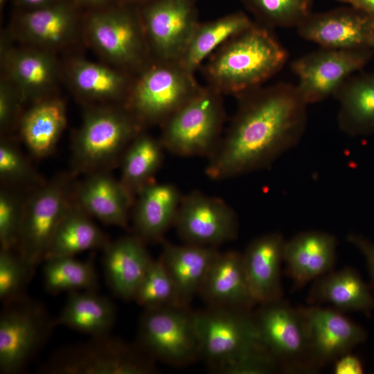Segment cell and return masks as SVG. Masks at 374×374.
<instances>
[{"mask_svg": "<svg viewBox=\"0 0 374 374\" xmlns=\"http://www.w3.org/2000/svg\"><path fill=\"white\" fill-rule=\"evenodd\" d=\"M130 1H147L148 3V2L152 1L153 0H130Z\"/></svg>", "mask_w": 374, "mask_h": 374, "instance_id": "f907efd6", "label": "cell"}, {"mask_svg": "<svg viewBox=\"0 0 374 374\" xmlns=\"http://www.w3.org/2000/svg\"><path fill=\"white\" fill-rule=\"evenodd\" d=\"M369 47L374 48V32L371 37V39L369 41Z\"/></svg>", "mask_w": 374, "mask_h": 374, "instance_id": "c3c4849f", "label": "cell"}, {"mask_svg": "<svg viewBox=\"0 0 374 374\" xmlns=\"http://www.w3.org/2000/svg\"><path fill=\"white\" fill-rule=\"evenodd\" d=\"M133 300L145 309L185 307L181 304L175 285L160 258L152 260Z\"/></svg>", "mask_w": 374, "mask_h": 374, "instance_id": "8d00e7d4", "label": "cell"}, {"mask_svg": "<svg viewBox=\"0 0 374 374\" xmlns=\"http://www.w3.org/2000/svg\"><path fill=\"white\" fill-rule=\"evenodd\" d=\"M24 206L14 193L0 194V243L1 249L12 250L17 246L23 222Z\"/></svg>", "mask_w": 374, "mask_h": 374, "instance_id": "f35d334b", "label": "cell"}, {"mask_svg": "<svg viewBox=\"0 0 374 374\" xmlns=\"http://www.w3.org/2000/svg\"><path fill=\"white\" fill-rule=\"evenodd\" d=\"M163 150L160 139L141 132L125 151L120 181L134 199L153 181L163 161Z\"/></svg>", "mask_w": 374, "mask_h": 374, "instance_id": "d6a6232c", "label": "cell"}, {"mask_svg": "<svg viewBox=\"0 0 374 374\" xmlns=\"http://www.w3.org/2000/svg\"><path fill=\"white\" fill-rule=\"evenodd\" d=\"M142 129L124 106L89 110L73 142V172L91 174L103 170L124 154Z\"/></svg>", "mask_w": 374, "mask_h": 374, "instance_id": "277c9868", "label": "cell"}, {"mask_svg": "<svg viewBox=\"0 0 374 374\" xmlns=\"http://www.w3.org/2000/svg\"><path fill=\"white\" fill-rule=\"evenodd\" d=\"M134 235L145 243L159 242L174 225L181 196L174 185L152 181L136 197Z\"/></svg>", "mask_w": 374, "mask_h": 374, "instance_id": "603a6c76", "label": "cell"}, {"mask_svg": "<svg viewBox=\"0 0 374 374\" xmlns=\"http://www.w3.org/2000/svg\"><path fill=\"white\" fill-rule=\"evenodd\" d=\"M55 327L45 308L25 295L3 303L0 317V373L22 371Z\"/></svg>", "mask_w": 374, "mask_h": 374, "instance_id": "9c48e42d", "label": "cell"}, {"mask_svg": "<svg viewBox=\"0 0 374 374\" xmlns=\"http://www.w3.org/2000/svg\"><path fill=\"white\" fill-rule=\"evenodd\" d=\"M82 1L86 3H102L105 0H82Z\"/></svg>", "mask_w": 374, "mask_h": 374, "instance_id": "7dc6e473", "label": "cell"}, {"mask_svg": "<svg viewBox=\"0 0 374 374\" xmlns=\"http://www.w3.org/2000/svg\"><path fill=\"white\" fill-rule=\"evenodd\" d=\"M252 311L260 339L287 373H311L317 367L312 355L306 322L301 307L282 299L258 305Z\"/></svg>", "mask_w": 374, "mask_h": 374, "instance_id": "52a82bcc", "label": "cell"}, {"mask_svg": "<svg viewBox=\"0 0 374 374\" xmlns=\"http://www.w3.org/2000/svg\"><path fill=\"white\" fill-rule=\"evenodd\" d=\"M338 1H341V2H344V3H348V1L349 0H338Z\"/></svg>", "mask_w": 374, "mask_h": 374, "instance_id": "816d5d0a", "label": "cell"}, {"mask_svg": "<svg viewBox=\"0 0 374 374\" xmlns=\"http://www.w3.org/2000/svg\"><path fill=\"white\" fill-rule=\"evenodd\" d=\"M258 23L269 28H296L312 13L313 0H242Z\"/></svg>", "mask_w": 374, "mask_h": 374, "instance_id": "d590c367", "label": "cell"}, {"mask_svg": "<svg viewBox=\"0 0 374 374\" xmlns=\"http://www.w3.org/2000/svg\"><path fill=\"white\" fill-rule=\"evenodd\" d=\"M285 240L278 233L254 239L242 253L244 267L257 305L282 299L280 265Z\"/></svg>", "mask_w": 374, "mask_h": 374, "instance_id": "d6986e66", "label": "cell"}, {"mask_svg": "<svg viewBox=\"0 0 374 374\" xmlns=\"http://www.w3.org/2000/svg\"><path fill=\"white\" fill-rule=\"evenodd\" d=\"M279 370L280 366L275 358L265 346H261L213 371L222 374H269Z\"/></svg>", "mask_w": 374, "mask_h": 374, "instance_id": "60d3db41", "label": "cell"}, {"mask_svg": "<svg viewBox=\"0 0 374 374\" xmlns=\"http://www.w3.org/2000/svg\"><path fill=\"white\" fill-rule=\"evenodd\" d=\"M43 279L45 290L52 294L96 290L98 276L92 261L74 257H57L44 261Z\"/></svg>", "mask_w": 374, "mask_h": 374, "instance_id": "e575fe53", "label": "cell"}, {"mask_svg": "<svg viewBox=\"0 0 374 374\" xmlns=\"http://www.w3.org/2000/svg\"><path fill=\"white\" fill-rule=\"evenodd\" d=\"M366 48H326L310 53L291 64L298 78L296 88L309 105L333 96L339 87L369 58Z\"/></svg>", "mask_w": 374, "mask_h": 374, "instance_id": "5bb4252c", "label": "cell"}, {"mask_svg": "<svg viewBox=\"0 0 374 374\" xmlns=\"http://www.w3.org/2000/svg\"><path fill=\"white\" fill-rule=\"evenodd\" d=\"M219 252L216 247L163 242L160 259L170 274L184 306L189 308L194 297L199 294Z\"/></svg>", "mask_w": 374, "mask_h": 374, "instance_id": "cb8c5ba5", "label": "cell"}, {"mask_svg": "<svg viewBox=\"0 0 374 374\" xmlns=\"http://www.w3.org/2000/svg\"><path fill=\"white\" fill-rule=\"evenodd\" d=\"M199 294L208 307L252 311L257 304L249 287L242 254L234 251L219 252Z\"/></svg>", "mask_w": 374, "mask_h": 374, "instance_id": "ac0fdd59", "label": "cell"}, {"mask_svg": "<svg viewBox=\"0 0 374 374\" xmlns=\"http://www.w3.org/2000/svg\"><path fill=\"white\" fill-rule=\"evenodd\" d=\"M333 96L343 132L354 136L374 131V75L349 77Z\"/></svg>", "mask_w": 374, "mask_h": 374, "instance_id": "f1b7e54d", "label": "cell"}, {"mask_svg": "<svg viewBox=\"0 0 374 374\" xmlns=\"http://www.w3.org/2000/svg\"><path fill=\"white\" fill-rule=\"evenodd\" d=\"M301 309L318 369L350 352L366 339V331L338 310L315 305Z\"/></svg>", "mask_w": 374, "mask_h": 374, "instance_id": "e0dca14e", "label": "cell"}, {"mask_svg": "<svg viewBox=\"0 0 374 374\" xmlns=\"http://www.w3.org/2000/svg\"><path fill=\"white\" fill-rule=\"evenodd\" d=\"M200 357L213 371L264 346L252 311L208 307L194 312Z\"/></svg>", "mask_w": 374, "mask_h": 374, "instance_id": "ba28073f", "label": "cell"}, {"mask_svg": "<svg viewBox=\"0 0 374 374\" xmlns=\"http://www.w3.org/2000/svg\"><path fill=\"white\" fill-rule=\"evenodd\" d=\"M154 60L179 61L199 21L195 0H153L140 15Z\"/></svg>", "mask_w": 374, "mask_h": 374, "instance_id": "4fadbf2b", "label": "cell"}, {"mask_svg": "<svg viewBox=\"0 0 374 374\" xmlns=\"http://www.w3.org/2000/svg\"><path fill=\"white\" fill-rule=\"evenodd\" d=\"M134 199L120 180L100 170L89 174L79 186L75 202L104 224L127 229Z\"/></svg>", "mask_w": 374, "mask_h": 374, "instance_id": "7402d4cb", "label": "cell"}, {"mask_svg": "<svg viewBox=\"0 0 374 374\" xmlns=\"http://www.w3.org/2000/svg\"><path fill=\"white\" fill-rule=\"evenodd\" d=\"M296 28L301 37L323 48H364L369 47L374 19L351 6L312 12Z\"/></svg>", "mask_w": 374, "mask_h": 374, "instance_id": "2e32d148", "label": "cell"}, {"mask_svg": "<svg viewBox=\"0 0 374 374\" xmlns=\"http://www.w3.org/2000/svg\"><path fill=\"white\" fill-rule=\"evenodd\" d=\"M288 53L271 28L258 22L235 35L207 59V86L223 95L239 97L261 87L279 72Z\"/></svg>", "mask_w": 374, "mask_h": 374, "instance_id": "7a4b0ae2", "label": "cell"}, {"mask_svg": "<svg viewBox=\"0 0 374 374\" xmlns=\"http://www.w3.org/2000/svg\"><path fill=\"white\" fill-rule=\"evenodd\" d=\"M222 97L208 86L201 87L161 125L164 149L181 157H209L221 139L225 118Z\"/></svg>", "mask_w": 374, "mask_h": 374, "instance_id": "8992f818", "label": "cell"}, {"mask_svg": "<svg viewBox=\"0 0 374 374\" xmlns=\"http://www.w3.org/2000/svg\"><path fill=\"white\" fill-rule=\"evenodd\" d=\"M0 176L3 181L13 184L35 183L39 180L17 148L6 139L0 144Z\"/></svg>", "mask_w": 374, "mask_h": 374, "instance_id": "ab89813d", "label": "cell"}, {"mask_svg": "<svg viewBox=\"0 0 374 374\" xmlns=\"http://www.w3.org/2000/svg\"><path fill=\"white\" fill-rule=\"evenodd\" d=\"M253 23L242 12L231 13L204 23L199 22L179 60V63L188 71L195 73L217 48Z\"/></svg>", "mask_w": 374, "mask_h": 374, "instance_id": "1f68e13d", "label": "cell"}, {"mask_svg": "<svg viewBox=\"0 0 374 374\" xmlns=\"http://www.w3.org/2000/svg\"><path fill=\"white\" fill-rule=\"evenodd\" d=\"M69 75L75 90L93 100L125 99L132 83L121 71L84 60L73 62Z\"/></svg>", "mask_w": 374, "mask_h": 374, "instance_id": "836d02e7", "label": "cell"}, {"mask_svg": "<svg viewBox=\"0 0 374 374\" xmlns=\"http://www.w3.org/2000/svg\"><path fill=\"white\" fill-rule=\"evenodd\" d=\"M106 235L75 202H71L53 235L45 260L57 257H74L109 243Z\"/></svg>", "mask_w": 374, "mask_h": 374, "instance_id": "f546056e", "label": "cell"}, {"mask_svg": "<svg viewBox=\"0 0 374 374\" xmlns=\"http://www.w3.org/2000/svg\"><path fill=\"white\" fill-rule=\"evenodd\" d=\"M334 235L318 231H304L285 241L283 262L297 287L330 271L336 259Z\"/></svg>", "mask_w": 374, "mask_h": 374, "instance_id": "44dd1931", "label": "cell"}, {"mask_svg": "<svg viewBox=\"0 0 374 374\" xmlns=\"http://www.w3.org/2000/svg\"><path fill=\"white\" fill-rule=\"evenodd\" d=\"M87 30L95 48L120 66L141 68L150 53L141 17L129 10L96 12L89 19Z\"/></svg>", "mask_w": 374, "mask_h": 374, "instance_id": "7c38bea8", "label": "cell"}, {"mask_svg": "<svg viewBox=\"0 0 374 374\" xmlns=\"http://www.w3.org/2000/svg\"><path fill=\"white\" fill-rule=\"evenodd\" d=\"M71 203L66 186L60 179L42 185L24 203L18 254L32 273L44 262Z\"/></svg>", "mask_w": 374, "mask_h": 374, "instance_id": "8fae6325", "label": "cell"}, {"mask_svg": "<svg viewBox=\"0 0 374 374\" xmlns=\"http://www.w3.org/2000/svg\"><path fill=\"white\" fill-rule=\"evenodd\" d=\"M141 69L123 106L143 127L161 125L202 87L179 61L154 60Z\"/></svg>", "mask_w": 374, "mask_h": 374, "instance_id": "3957f363", "label": "cell"}, {"mask_svg": "<svg viewBox=\"0 0 374 374\" xmlns=\"http://www.w3.org/2000/svg\"><path fill=\"white\" fill-rule=\"evenodd\" d=\"M335 361L334 373L335 374H362L364 373L362 361L350 352L341 355Z\"/></svg>", "mask_w": 374, "mask_h": 374, "instance_id": "ee69618b", "label": "cell"}, {"mask_svg": "<svg viewBox=\"0 0 374 374\" xmlns=\"http://www.w3.org/2000/svg\"><path fill=\"white\" fill-rule=\"evenodd\" d=\"M32 274L19 254H14L12 250L1 249L0 300L3 303L24 296V289Z\"/></svg>", "mask_w": 374, "mask_h": 374, "instance_id": "74e56055", "label": "cell"}, {"mask_svg": "<svg viewBox=\"0 0 374 374\" xmlns=\"http://www.w3.org/2000/svg\"><path fill=\"white\" fill-rule=\"evenodd\" d=\"M154 359L139 344L110 334L57 350L42 367L48 374H151Z\"/></svg>", "mask_w": 374, "mask_h": 374, "instance_id": "5b68a950", "label": "cell"}, {"mask_svg": "<svg viewBox=\"0 0 374 374\" xmlns=\"http://www.w3.org/2000/svg\"><path fill=\"white\" fill-rule=\"evenodd\" d=\"M66 124L63 102L44 98L37 101L21 116L19 127L30 152L37 157H44L55 149Z\"/></svg>", "mask_w": 374, "mask_h": 374, "instance_id": "83f0119b", "label": "cell"}, {"mask_svg": "<svg viewBox=\"0 0 374 374\" xmlns=\"http://www.w3.org/2000/svg\"><path fill=\"white\" fill-rule=\"evenodd\" d=\"M103 250V267L110 289L123 300H133L153 260L145 242L136 235H128L109 241Z\"/></svg>", "mask_w": 374, "mask_h": 374, "instance_id": "ffe728a7", "label": "cell"}, {"mask_svg": "<svg viewBox=\"0 0 374 374\" xmlns=\"http://www.w3.org/2000/svg\"><path fill=\"white\" fill-rule=\"evenodd\" d=\"M55 0H16L19 5L30 8H37L53 3Z\"/></svg>", "mask_w": 374, "mask_h": 374, "instance_id": "bcb514c9", "label": "cell"}, {"mask_svg": "<svg viewBox=\"0 0 374 374\" xmlns=\"http://www.w3.org/2000/svg\"><path fill=\"white\" fill-rule=\"evenodd\" d=\"M6 0H0V6L2 8L3 5L5 4Z\"/></svg>", "mask_w": 374, "mask_h": 374, "instance_id": "681fc988", "label": "cell"}, {"mask_svg": "<svg viewBox=\"0 0 374 374\" xmlns=\"http://www.w3.org/2000/svg\"><path fill=\"white\" fill-rule=\"evenodd\" d=\"M139 345L154 359L186 366L200 358L194 312L183 306L145 309L139 326Z\"/></svg>", "mask_w": 374, "mask_h": 374, "instance_id": "30bf717a", "label": "cell"}, {"mask_svg": "<svg viewBox=\"0 0 374 374\" xmlns=\"http://www.w3.org/2000/svg\"><path fill=\"white\" fill-rule=\"evenodd\" d=\"M238 110L208 157L206 175L222 180L265 168L303 136L308 104L296 86L279 82L239 97Z\"/></svg>", "mask_w": 374, "mask_h": 374, "instance_id": "6da1fadb", "label": "cell"}, {"mask_svg": "<svg viewBox=\"0 0 374 374\" xmlns=\"http://www.w3.org/2000/svg\"><path fill=\"white\" fill-rule=\"evenodd\" d=\"M308 300L311 303H330L337 310L366 314L374 309V296L368 286L350 267L330 271L315 279Z\"/></svg>", "mask_w": 374, "mask_h": 374, "instance_id": "4316f807", "label": "cell"}, {"mask_svg": "<svg viewBox=\"0 0 374 374\" xmlns=\"http://www.w3.org/2000/svg\"><path fill=\"white\" fill-rule=\"evenodd\" d=\"M19 26L23 37L30 42L42 47H57L73 38L75 19L66 5L53 3L24 13Z\"/></svg>", "mask_w": 374, "mask_h": 374, "instance_id": "4dcf8cb0", "label": "cell"}, {"mask_svg": "<svg viewBox=\"0 0 374 374\" xmlns=\"http://www.w3.org/2000/svg\"><path fill=\"white\" fill-rule=\"evenodd\" d=\"M4 64L8 79L17 89L22 102L44 99L55 82L56 63L46 51L11 50L5 55Z\"/></svg>", "mask_w": 374, "mask_h": 374, "instance_id": "d4e9b609", "label": "cell"}, {"mask_svg": "<svg viewBox=\"0 0 374 374\" xmlns=\"http://www.w3.org/2000/svg\"><path fill=\"white\" fill-rule=\"evenodd\" d=\"M174 226L186 244L216 247L235 239L234 211L220 198L193 191L181 197Z\"/></svg>", "mask_w": 374, "mask_h": 374, "instance_id": "9a60e30c", "label": "cell"}, {"mask_svg": "<svg viewBox=\"0 0 374 374\" xmlns=\"http://www.w3.org/2000/svg\"><path fill=\"white\" fill-rule=\"evenodd\" d=\"M348 241L357 248L364 256L374 285V242L358 234L349 235Z\"/></svg>", "mask_w": 374, "mask_h": 374, "instance_id": "7bdbcfd3", "label": "cell"}, {"mask_svg": "<svg viewBox=\"0 0 374 374\" xmlns=\"http://www.w3.org/2000/svg\"><path fill=\"white\" fill-rule=\"evenodd\" d=\"M347 3L364 12L374 19V0H349Z\"/></svg>", "mask_w": 374, "mask_h": 374, "instance_id": "f6af8a7d", "label": "cell"}, {"mask_svg": "<svg viewBox=\"0 0 374 374\" xmlns=\"http://www.w3.org/2000/svg\"><path fill=\"white\" fill-rule=\"evenodd\" d=\"M116 318V309L107 297L96 290L69 293L67 301L54 324L98 337L110 334Z\"/></svg>", "mask_w": 374, "mask_h": 374, "instance_id": "484cf974", "label": "cell"}, {"mask_svg": "<svg viewBox=\"0 0 374 374\" xmlns=\"http://www.w3.org/2000/svg\"><path fill=\"white\" fill-rule=\"evenodd\" d=\"M21 97L12 82L3 78L0 84V127L1 132H8L19 124L21 116Z\"/></svg>", "mask_w": 374, "mask_h": 374, "instance_id": "b9f144b4", "label": "cell"}]
</instances>
